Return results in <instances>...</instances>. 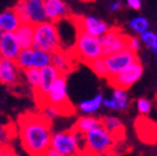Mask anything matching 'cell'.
I'll list each match as a JSON object with an SVG mask.
<instances>
[{"label":"cell","instance_id":"1","mask_svg":"<svg viewBox=\"0 0 157 156\" xmlns=\"http://www.w3.org/2000/svg\"><path fill=\"white\" fill-rule=\"evenodd\" d=\"M18 133L23 149L29 156H44L50 149L51 123L42 115H23L18 123Z\"/></svg>","mask_w":157,"mask_h":156},{"label":"cell","instance_id":"20","mask_svg":"<svg viewBox=\"0 0 157 156\" xmlns=\"http://www.w3.org/2000/svg\"><path fill=\"white\" fill-rule=\"evenodd\" d=\"M101 124H102V127L109 132L110 135H113L115 138H119L124 135V124L123 122L116 118V116H105L104 119H101Z\"/></svg>","mask_w":157,"mask_h":156},{"label":"cell","instance_id":"10","mask_svg":"<svg viewBox=\"0 0 157 156\" xmlns=\"http://www.w3.org/2000/svg\"><path fill=\"white\" fill-rule=\"evenodd\" d=\"M101 48H102L104 57L110 55L113 53L127 49L128 35H125L120 28H109V31L100 37Z\"/></svg>","mask_w":157,"mask_h":156},{"label":"cell","instance_id":"18","mask_svg":"<svg viewBox=\"0 0 157 156\" xmlns=\"http://www.w3.org/2000/svg\"><path fill=\"white\" fill-rule=\"evenodd\" d=\"M33 27L29 23H21V26L14 31V36L21 49L32 48L33 44Z\"/></svg>","mask_w":157,"mask_h":156},{"label":"cell","instance_id":"27","mask_svg":"<svg viewBox=\"0 0 157 156\" xmlns=\"http://www.w3.org/2000/svg\"><path fill=\"white\" fill-rule=\"evenodd\" d=\"M140 42H143L148 49H150L152 53L157 51V35L151 29L144 31L143 33H140Z\"/></svg>","mask_w":157,"mask_h":156},{"label":"cell","instance_id":"17","mask_svg":"<svg viewBox=\"0 0 157 156\" xmlns=\"http://www.w3.org/2000/svg\"><path fill=\"white\" fill-rule=\"evenodd\" d=\"M56 72L61 76H67L73 69V54H69L68 51L59 49L56 51L51 53V64Z\"/></svg>","mask_w":157,"mask_h":156},{"label":"cell","instance_id":"21","mask_svg":"<svg viewBox=\"0 0 157 156\" xmlns=\"http://www.w3.org/2000/svg\"><path fill=\"white\" fill-rule=\"evenodd\" d=\"M102 100H104V95L102 93H97L93 97L83 100L79 104V109L81 111L84 113L86 115H92L95 114L97 110H100L102 107Z\"/></svg>","mask_w":157,"mask_h":156},{"label":"cell","instance_id":"22","mask_svg":"<svg viewBox=\"0 0 157 156\" xmlns=\"http://www.w3.org/2000/svg\"><path fill=\"white\" fill-rule=\"evenodd\" d=\"M101 119L96 118V116H82V118L78 119L77 124H75V131L81 135H86L87 132L95 129L97 127H101Z\"/></svg>","mask_w":157,"mask_h":156},{"label":"cell","instance_id":"14","mask_svg":"<svg viewBox=\"0 0 157 156\" xmlns=\"http://www.w3.org/2000/svg\"><path fill=\"white\" fill-rule=\"evenodd\" d=\"M21 51V48L12 32H4L0 29V58L15 60Z\"/></svg>","mask_w":157,"mask_h":156},{"label":"cell","instance_id":"11","mask_svg":"<svg viewBox=\"0 0 157 156\" xmlns=\"http://www.w3.org/2000/svg\"><path fill=\"white\" fill-rule=\"evenodd\" d=\"M69 19L73 21L77 31H82V32H86V33L96 36V37L104 36L110 28L106 22L101 21L100 18L92 17V15H88V17H82V15L78 17V15H72Z\"/></svg>","mask_w":157,"mask_h":156},{"label":"cell","instance_id":"3","mask_svg":"<svg viewBox=\"0 0 157 156\" xmlns=\"http://www.w3.org/2000/svg\"><path fill=\"white\" fill-rule=\"evenodd\" d=\"M83 135L78 133L77 131H63L51 135L50 149L58 151L64 156H79L83 154L82 143L84 139Z\"/></svg>","mask_w":157,"mask_h":156},{"label":"cell","instance_id":"9","mask_svg":"<svg viewBox=\"0 0 157 156\" xmlns=\"http://www.w3.org/2000/svg\"><path fill=\"white\" fill-rule=\"evenodd\" d=\"M104 59H105V64L107 69V77H111L116 73L121 72L123 69L129 67L134 61H137L138 57H137V53H133L129 49H124V50L110 54V55H106L104 57Z\"/></svg>","mask_w":157,"mask_h":156},{"label":"cell","instance_id":"5","mask_svg":"<svg viewBox=\"0 0 157 156\" xmlns=\"http://www.w3.org/2000/svg\"><path fill=\"white\" fill-rule=\"evenodd\" d=\"M73 53L75 57H78L86 63H90L91 60L96 58L104 57L100 37L88 35L86 32H82V31H77V38Z\"/></svg>","mask_w":157,"mask_h":156},{"label":"cell","instance_id":"35","mask_svg":"<svg viewBox=\"0 0 157 156\" xmlns=\"http://www.w3.org/2000/svg\"><path fill=\"white\" fill-rule=\"evenodd\" d=\"M44 156H64V155L59 154L58 151H55V150H52V149H49L48 151L44 154Z\"/></svg>","mask_w":157,"mask_h":156},{"label":"cell","instance_id":"6","mask_svg":"<svg viewBox=\"0 0 157 156\" xmlns=\"http://www.w3.org/2000/svg\"><path fill=\"white\" fill-rule=\"evenodd\" d=\"M13 10L22 23L36 26L48 21L44 9V0H19L13 6Z\"/></svg>","mask_w":157,"mask_h":156},{"label":"cell","instance_id":"26","mask_svg":"<svg viewBox=\"0 0 157 156\" xmlns=\"http://www.w3.org/2000/svg\"><path fill=\"white\" fill-rule=\"evenodd\" d=\"M25 78L28 83V86L32 88L35 92L38 88L40 84V69L37 68H28L25 71Z\"/></svg>","mask_w":157,"mask_h":156},{"label":"cell","instance_id":"16","mask_svg":"<svg viewBox=\"0 0 157 156\" xmlns=\"http://www.w3.org/2000/svg\"><path fill=\"white\" fill-rule=\"evenodd\" d=\"M102 105L110 110H116V111H123L129 106V95L127 90L114 87L113 93L110 97H104Z\"/></svg>","mask_w":157,"mask_h":156},{"label":"cell","instance_id":"4","mask_svg":"<svg viewBox=\"0 0 157 156\" xmlns=\"http://www.w3.org/2000/svg\"><path fill=\"white\" fill-rule=\"evenodd\" d=\"M84 151L92 156H106L115 146V137L101 126L83 135Z\"/></svg>","mask_w":157,"mask_h":156},{"label":"cell","instance_id":"13","mask_svg":"<svg viewBox=\"0 0 157 156\" xmlns=\"http://www.w3.org/2000/svg\"><path fill=\"white\" fill-rule=\"evenodd\" d=\"M21 80V68L17 61L12 59L0 58V83L14 86Z\"/></svg>","mask_w":157,"mask_h":156},{"label":"cell","instance_id":"31","mask_svg":"<svg viewBox=\"0 0 157 156\" xmlns=\"http://www.w3.org/2000/svg\"><path fill=\"white\" fill-rule=\"evenodd\" d=\"M140 46H142V42L138 37H132L128 36V45H127V49H129L133 53H138L140 50Z\"/></svg>","mask_w":157,"mask_h":156},{"label":"cell","instance_id":"19","mask_svg":"<svg viewBox=\"0 0 157 156\" xmlns=\"http://www.w3.org/2000/svg\"><path fill=\"white\" fill-rule=\"evenodd\" d=\"M21 21L18 18V15L15 14V12L13 10V8L10 9L4 10L0 14V29L4 31V32H14L19 26H21Z\"/></svg>","mask_w":157,"mask_h":156},{"label":"cell","instance_id":"2","mask_svg":"<svg viewBox=\"0 0 157 156\" xmlns=\"http://www.w3.org/2000/svg\"><path fill=\"white\" fill-rule=\"evenodd\" d=\"M32 48L48 53H54L61 49V40L56 23L46 21L33 27Z\"/></svg>","mask_w":157,"mask_h":156},{"label":"cell","instance_id":"29","mask_svg":"<svg viewBox=\"0 0 157 156\" xmlns=\"http://www.w3.org/2000/svg\"><path fill=\"white\" fill-rule=\"evenodd\" d=\"M63 113H61V110L59 107H56V106H52V105H44V109H42V116L44 118L48 120V122H50L51 123V120L52 119H55V118H58L59 115H61Z\"/></svg>","mask_w":157,"mask_h":156},{"label":"cell","instance_id":"7","mask_svg":"<svg viewBox=\"0 0 157 156\" xmlns=\"http://www.w3.org/2000/svg\"><path fill=\"white\" fill-rule=\"evenodd\" d=\"M44 105H52L59 107L63 114L72 113L73 109L69 104L68 99V83H67V77L59 74L55 81L52 82L49 92L46 93Z\"/></svg>","mask_w":157,"mask_h":156},{"label":"cell","instance_id":"23","mask_svg":"<svg viewBox=\"0 0 157 156\" xmlns=\"http://www.w3.org/2000/svg\"><path fill=\"white\" fill-rule=\"evenodd\" d=\"M15 61H17L18 67L21 68V71H26L28 68H33V48L21 49Z\"/></svg>","mask_w":157,"mask_h":156},{"label":"cell","instance_id":"33","mask_svg":"<svg viewBox=\"0 0 157 156\" xmlns=\"http://www.w3.org/2000/svg\"><path fill=\"white\" fill-rule=\"evenodd\" d=\"M0 156H18V154L14 151V149L9 145L0 146Z\"/></svg>","mask_w":157,"mask_h":156},{"label":"cell","instance_id":"34","mask_svg":"<svg viewBox=\"0 0 157 156\" xmlns=\"http://www.w3.org/2000/svg\"><path fill=\"white\" fill-rule=\"evenodd\" d=\"M128 5L132 8V9H140V6H142V3H140V0H127Z\"/></svg>","mask_w":157,"mask_h":156},{"label":"cell","instance_id":"32","mask_svg":"<svg viewBox=\"0 0 157 156\" xmlns=\"http://www.w3.org/2000/svg\"><path fill=\"white\" fill-rule=\"evenodd\" d=\"M9 138H10V129H9V127L0 124V146L6 145V142L9 141Z\"/></svg>","mask_w":157,"mask_h":156},{"label":"cell","instance_id":"37","mask_svg":"<svg viewBox=\"0 0 157 156\" xmlns=\"http://www.w3.org/2000/svg\"><path fill=\"white\" fill-rule=\"evenodd\" d=\"M83 2H92V0H83Z\"/></svg>","mask_w":157,"mask_h":156},{"label":"cell","instance_id":"25","mask_svg":"<svg viewBox=\"0 0 157 156\" xmlns=\"http://www.w3.org/2000/svg\"><path fill=\"white\" fill-rule=\"evenodd\" d=\"M87 64H88V67L92 69V72L95 73L96 76H98L101 78H102V77L107 78V69H106V64H105L104 57L93 59V60H91L90 63H87Z\"/></svg>","mask_w":157,"mask_h":156},{"label":"cell","instance_id":"8","mask_svg":"<svg viewBox=\"0 0 157 156\" xmlns=\"http://www.w3.org/2000/svg\"><path fill=\"white\" fill-rule=\"evenodd\" d=\"M142 76H143V65L139 60H137L129 67L123 69L121 72L116 73L111 77H107V80L115 87L128 90L136 82H138Z\"/></svg>","mask_w":157,"mask_h":156},{"label":"cell","instance_id":"15","mask_svg":"<svg viewBox=\"0 0 157 156\" xmlns=\"http://www.w3.org/2000/svg\"><path fill=\"white\" fill-rule=\"evenodd\" d=\"M59 76V73L56 72L52 65H48L42 69H40V84H38V88L36 90V97L40 101V104L44 105V101H45V96L46 93L49 92L50 87L52 82L55 81V78Z\"/></svg>","mask_w":157,"mask_h":156},{"label":"cell","instance_id":"36","mask_svg":"<svg viewBox=\"0 0 157 156\" xmlns=\"http://www.w3.org/2000/svg\"><path fill=\"white\" fill-rule=\"evenodd\" d=\"M120 6H121V4H120L119 2H116V3H114V4L111 5V10H119Z\"/></svg>","mask_w":157,"mask_h":156},{"label":"cell","instance_id":"12","mask_svg":"<svg viewBox=\"0 0 157 156\" xmlns=\"http://www.w3.org/2000/svg\"><path fill=\"white\" fill-rule=\"evenodd\" d=\"M44 9L46 19L52 23H58L63 19H69L73 15L69 5L63 0H44Z\"/></svg>","mask_w":157,"mask_h":156},{"label":"cell","instance_id":"28","mask_svg":"<svg viewBox=\"0 0 157 156\" xmlns=\"http://www.w3.org/2000/svg\"><path fill=\"white\" fill-rule=\"evenodd\" d=\"M129 27L134 31L136 33L140 35L150 28V22H148L147 18H144V17H136L129 22Z\"/></svg>","mask_w":157,"mask_h":156},{"label":"cell","instance_id":"30","mask_svg":"<svg viewBox=\"0 0 157 156\" xmlns=\"http://www.w3.org/2000/svg\"><path fill=\"white\" fill-rule=\"evenodd\" d=\"M137 110L140 115H148L152 110V103L148 99H144V97H140L137 100Z\"/></svg>","mask_w":157,"mask_h":156},{"label":"cell","instance_id":"24","mask_svg":"<svg viewBox=\"0 0 157 156\" xmlns=\"http://www.w3.org/2000/svg\"><path fill=\"white\" fill-rule=\"evenodd\" d=\"M51 64V53L33 48V68L42 69Z\"/></svg>","mask_w":157,"mask_h":156}]
</instances>
